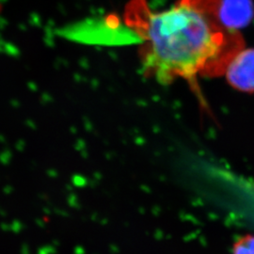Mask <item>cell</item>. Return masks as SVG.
Here are the masks:
<instances>
[{"mask_svg":"<svg viewBox=\"0 0 254 254\" xmlns=\"http://www.w3.org/2000/svg\"><path fill=\"white\" fill-rule=\"evenodd\" d=\"M219 5L220 0H177L156 12L145 0H131L125 18L142 41L139 57L145 75L162 84L224 75L245 43L239 31L221 23Z\"/></svg>","mask_w":254,"mask_h":254,"instance_id":"1","label":"cell"},{"mask_svg":"<svg viewBox=\"0 0 254 254\" xmlns=\"http://www.w3.org/2000/svg\"><path fill=\"white\" fill-rule=\"evenodd\" d=\"M219 19L225 27L239 31L251 24L254 17L253 0H220Z\"/></svg>","mask_w":254,"mask_h":254,"instance_id":"3","label":"cell"},{"mask_svg":"<svg viewBox=\"0 0 254 254\" xmlns=\"http://www.w3.org/2000/svg\"><path fill=\"white\" fill-rule=\"evenodd\" d=\"M233 254H254V235L240 237L234 245Z\"/></svg>","mask_w":254,"mask_h":254,"instance_id":"4","label":"cell"},{"mask_svg":"<svg viewBox=\"0 0 254 254\" xmlns=\"http://www.w3.org/2000/svg\"><path fill=\"white\" fill-rule=\"evenodd\" d=\"M228 83L236 91L254 92V48H243L228 65L224 73Z\"/></svg>","mask_w":254,"mask_h":254,"instance_id":"2","label":"cell"}]
</instances>
